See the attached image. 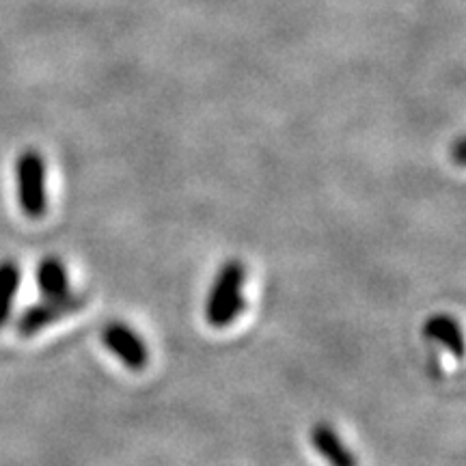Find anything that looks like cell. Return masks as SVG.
<instances>
[{
    "mask_svg": "<svg viewBox=\"0 0 466 466\" xmlns=\"http://www.w3.org/2000/svg\"><path fill=\"white\" fill-rule=\"evenodd\" d=\"M244 279H247V268L236 259L227 261L218 270L206 302V318L214 329L229 326L247 307V300L242 296Z\"/></svg>",
    "mask_w": 466,
    "mask_h": 466,
    "instance_id": "1",
    "label": "cell"
},
{
    "mask_svg": "<svg viewBox=\"0 0 466 466\" xmlns=\"http://www.w3.org/2000/svg\"><path fill=\"white\" fill-rule=\"evenodd\" d=\"M17 201L28 218H42L48 208L46 197V162L42 154L26 149L15 162Z\"/></svg>",
    "mask_w": 466,
    "mask_h": 466,
    "instance_id": "2",
    "label": "cell"
},
{
    "mask_svg": "<svg viewBox=\"0 0 466 466\" xmlns=\"http://www.w3.org/2000/svg\"><path fill=\"white\" fill-rule=\"evenodd\" d=\"M86 296L76 294V291L69 289L67 294L63 296H52V299H44L37 305L28 307L25 313H22L20 319H17V335L22 337H33L37 335L39 330H44L46 326L52 322H58L61 318L72 316V313L80 311L85 307Z\"/></svg>",
    "mask_w": 466,
    "mask_h": 466,
    "instance_id": "3",
    "label": "cell"
},
{
    "mask_svg": "<svg viewBox=\"0 0 466 466\" xmlns=\"http://www.w3.org/2000/svg\"><path fill=\"white\" fill-rule=\"evenodd\" d=\"M102 343L127 370L141 371L147 367L149 352L145 348V341L127 324L108 322L102 330Z\"/></svg>",
    "mask_w": 466,
    "mask_h": 466,
    "instance_id": "4",
    "label": "cell"
},
{
    "mask_svg": "<svg viewBox=\"0 0 466 466\" xmlns=\"http://www.w3.org/2000/svg\"><path fill=\"white\" fill-rule=\"evenodd\" d=\"M311 442L316 451L322 456L330 466H359L354 453L343 445V441L329 423H318L311 430Z\"/></svg>",
    "mask_w": 466,
    "mask_h": 466,
    "instance_id": "5",
    "label": "cell"
},
{
    "mask_svg": "<svg viewBox=\"0 0 466 466\" xmlns=\"http://www.w3.org/2000/svg\"><path fill=\"white\" fill-rule=\"evenodd\" d=\"M423 333H425V337H430V339L441 341L442 346L450 350L453 357L462 359L464 339H462V333H460V326L456 319H451L447 316L430 318L423 326Z\"/></svg>",
    "mask_w": 466,
    "mask_h": 466,
    "instance_id": "6",
    "label": "cell"
},
{
    "mask_svg": "<svg viewBox=\"0 0 466 466\" xmlns=\"http://www.w3.org/2000/svg\"><path fill=\"white\" fill-rule=\"evenodd\" d=\"M37 283L46 299L63 296L69 291L67 270L56 258H46L37 268Z\"/></svg>",
    "mask_w": 466,
    "mask_h": 466,
    "instance_id": "7",
    "label": "cell"
},
{
    "mask_svg": "<svg viewBox=\"0 0 466 466\" xmlns=\"http://www.w3.org/2000/svg\"><path fill=\"white\" fill-rule=\"evenodd\" d=\"M20 266L15 261H0V329L11 316V305H14L15 291L20 288Z\"/></svg>",
    "mask_w": 466,
    "mask_h": 466,
    "instance_id": "8",
    "label": "cell"
},
{
    "mask_svg": "<svg viewBox=\"0 0 466 466\" xmlns=\"http://www.w3.org/2000/svg\"><path fill=\"white\" fill-rule=\"evenodd\" d=\"M464 149H466V141L464 138H458L456 141V149H453V158H456L458 165H464Z\"/></svg>",
    "mask_w": 466,
    "mask_h": 466,
    "instance_id": "9",
    "label": "cell"
}]
</instances>
